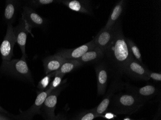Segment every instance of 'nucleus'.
<instances>
[{
  "mask_svg": "<svg viewBox=\"0 0 161 120\" xmlns=\"http://www.w3.org/2000/svg\"><path fill=\"white\" fill-rule=\"evenodd\" d=\"M112 66L119 73H122L124 67L132 57L124 36L120 20L117 22L114 39L105 51L104 56Z\"/></svg>",
  "mask_w": 161,
  "mask_h": 120,
  "instance_id": "obj_1",
  "label": "nucleus"
},
{
  "mask_svg": "<svg viewBox=\"0 0 161 120\" xmlns=\"http://www.w3.org/2000/svg\"><path fill=\"white\" fill-rule=\"evenodd\" d=\"M113 97L109 110L117 114H133L140 110L145 103L131 93H119Z\"/></svg>",
  "mask_w": 161,
  "mask_h": 120,
  "instance_id": "obj_2",
  "label": "nucleus"
},
{
  "mask_svg": "<svg viewBox=\"0 0 161 120\" xmlns=\"http://www.w3.org/2000/svg\"><path fill=\"white\" fill-rule=\"evenodd\" d=\"M0 72L16 79L33 83L31 71L27 65L26 59L23 58L3 61L0 66Z\"/></svg>",
  "mask_w": 161,
  "mask_h": 120,
  "instance_id": "obj_3",
  "label": "nucleus"
},
{
  "mask_svg": "<svg viewBox=\"0 0 161 120\" xmlns=\"http://www.w3.org/2000/svg\"><path fill=\"white\" fill-rule=\"evenodd\" d=\"M52 91L48 87L45 91L38 93L35 102L28 110L21 111L19 114L14 117L17 120H33L35 115L41 114V110L43 102Z\"/></svg>",
  "mask_w": 161,
  "mask_h": 120,
  "instance_id": "obj_4",
  "label": "nucleus"
},
{
  "mask_svg": "<svg viewBox=\"0 0 161 120\" xmlns=\"http://www.w3.org/2000/svg\"><path fill=\"white\" fill-rule=\"evenodd\" d=\"M13 29L12 24H8L6 34L0 45V54L3 61H10L14 55V47L16 40Z\"/></svg>",
  "mask_w": 161,
  "mask_h": 120,
  "instance_id": "obj_5",
  "label": "nucleus"
},
{
  "mask_svg": "<svg viewBox=\"0 0 161 120\" xmlns=\"http://www.w3.org/2000/svg\"><path fill=\"white\" fill-rule=\"evenodd\" d=\"M149 71L143 64L137 62L132 57L124 67L122 73L135 79L147 81L150 79L148 76Z\"/></svg>",
  "mask_w": 161,
  "mask_h": 120,
  "instance_id": "obj_6",
  "label": "nucleus"
},
{
  "mask_svg": "<svg viewBox=\"0 0 161 120\" xmlns=\"http://www.w3.org/2000/svg\"><path fill=\"white\" fill-rule=\"evenodd\" d=\"M62 89V87L60 86L52 91L43 102L41 110V114L45 120H52L56 116L55 110L58 102V97Z\"/></svg>",
  "mask_w": 161,
  "mask_h": 120,
  "instance_id": "obj_7",
  "label": "nucleus"
},
{
  "mask_svg": "<svg viewBox=\"0 0 161 120\" xmlns=\"http://www.w3.org/2000/svg\"><path fill=\"white\" fill-rule=\"evenodd\" d=\"M21 18L30 33H31V30L33 28L42 27L45 25L44 19L31 7L27 5L23 7Z\"/></svg>",
  "mask_w": 161,
  "mask_h": 120,
  "instance_id": "obj_8",
  "label": "nucleus"
},
{
  "mask_svg": "<svg viewBox=\"0 0 161 120\" xmlns=\"http://www.w3.org/2000/svg\"><path fill=\"white\" fill-rule=\"evenodd\" d=\"M96 47L94 40H91L83 45L71 49H63L58 51L55 55L65 59L78 60L83 56L86 52Z\"/></svg>",
  "mask_w": 161,
  "mask_h": 120,
  "instance_id": "obj_9",
  "label": "nucleus"
},
{
  "mask_svg": "<svg viewBox=\"0 0 161 120\" xmlns=\"http://www.w3.org/2000/svg\"><path fill=\"white\" fill-rule=\"evenodd\" d=\"M97 82V94L102 96L105 94L108 81V67L105 62H99L95 67Z\"/></svg>",
  "mask_w": 161,
  "mask_h": 120,
  "instance_id": "obj_10",
  "label": "nucleus"
},
{
  "mask_svg": "<svg viewBox=\"0 0 161 120\" xmlns=\"http://www.w3.org/2000/svg\"><path fill=\"white\" fill-rule=\"evenodd\" d=\"M126 87L129 93L134 95L145 102L153 98L158 92L156 87L152 85H147L139 87L126 85Z\"/></svg>",
  "mask_w": 161,
  "mask_h": 120,
  "instance_id": "obj_11",
  "label": "nucleus"
},
{
  "mask_svg": "<svg viewBox=\"0 0 161 120\" xmlns=\"http://www.w3.org/2000/svg\"><path fill=\"white\" fill-rule=\"evenodd\" d=\"M116 24L117 23L108 29H102L93 39L96 47L101 49L104 53L114 39Z\"/></svg>",
  "mask_w": 161,
  "mask_h": 120,
  "instance_id": "obj_12",
  "label": "nucleus"
},
{
  "mask_svg": "<svg viewBox=\"0 0 161 120\" xmlns=\"http://www.w3.org/2000/svg\"><path fill=\"white\" fill-rule=\"evenodd\" d=\"M13 30L16 38V43L18 44L21 50L22 55V58L26 59L27 57V55L26 53V42L28 34L30 33L22 19L21 18L19 24L15 28H14Z\"/></svg>",
  "mask_w": 161,
  "mask_h": 120,
  "instance_id": "obj_13",
  "label": "nucleus"
},
{
  "mask_svg": "<svg viewBox=\"0 0 161 120\" xmlns=\"http://www.w3.org/2000/svg\"><path fill=\"white\" fill-rule=\"evenodd\" d=\"M61 3L71 10L84 14H93V9L88 1L65 0L62 1Z\"/></svg>",
  "mask_w": 161,
  "mask_h": 120,
  "instance_id": "obj_14",
  "label": "nucleus"
},
{
  "mask_svg": "<svg viewBox=\"0 0 161 120\" xmlns=\"http://www.w3.org/2000/svg\"><path fill=\"white\" fill-rule=\"evenodd\" d=\"M118 86H119L116 81L113 82L108 89L107 94L106 95L101 102L98 104V106L93 108V111L95 112V113L99 115L100 117L107 112L109 104L111 103L112 97L114 96L116 91L118 89Z\"/></svg>",
  "mask_w": 161,
  "mask_h": 120,
  "instance_id": "obj_15",
  "label": "nucleus"
},
{
  "mask_svg": "<svg viewBox=\"0 0 161 120\" xmlns=\"http://www.w3.org/2000/svg\"><path fill=\"white\" fill-rule=\"evenodd\" d=\"M68 60L55 55L49 56L43 60V65L46 75L56 72L59 70L64 63Z\"/></svg>",
  "mask_w": 161,
  "mask_h": 120,
  "instance_id": "obj_16",
  "label": "nucleus"
},
{
  "mask_svg": "<svg viewBox=\"0 0 161 120\" xmlns=\"http://www.w3.org/2000/svg\"><path fill=\"white\" fill-rule=\"evenodd\" d=\"M104 57V52L98 48L95 47L93 49L86 52L80 58L77 60L83 65L91 63H98Z\"/></svg>",
  "mask_w": 161,
  "mask_h": 120,
  "instance_id": "obj_17",
  "label": "nucleus"
},
{
  "mask_svg": "<svg viewBox=\"0 0 161 120\" xmlns=\"http://www.w3.org/2000/svg\"><path fill=\"white\" fill-rule=\"evenodd\" d=\"M125 1H120L117 3L114 7L112 13L110 14L107 22L106 24L104 29H108L113 27L117 22L119 21V18L124 10L125 6Z\"/></svg>",
  "mask_w": 161,
  "mask_h": 120,
  "instance_id": "obj_18",
  "label": "nucleus"
},
{
  "mask_svg": "<svg viewBox=\"0 0 161 120\" xmlns=\"http://www.w3.org/2000/svg\"><path fill=\"white\" fill-rule=\"evenodd\" d=\"M19 1L8 0L5 2L3 17L7 24H12L17 14L19 6Z\"/></svg>",
  "mask_w": 161,
  "mask_h": 120,
  "instance_id": "obj_19",
  "label": "nucleus"
},
{
  "mask_svg": "<svg viewBox=\"0 0 161 120\" xmlns=\"http://www.w3.org/2000/svg\"><path fill=\"white\" fill-rule=\"evenodd\" d=\"M83 65V64L77 60H68L66 62H65L62 65L59 70H58L56 72L51 73V74L53 77L55 75H58V74L65 76L66 74L70 73L75 69Z\"/></svg>",
  "mask_w": 161,
  "mask_h": 120,
  "instance_id": "obj_20",
  "label": "nucleus"
},
{
  "mask_svg": "<svg viewBox=\"0 0 161 120\" xmlns=\"http://www.w3.org/2000/svg\"><path fill=\"white\" fill-rule=\"evenodd\" d=\"M126 41L130 53L133 57L137 62L141 64H143L142 54L139 48L136 46V43L132 39L126 38Z\"/></svg>",
  "mask_w": 161,
  "mask_h": 120,
  "instance_id": "obj_21",
  "label": "nucleus"
},
{
  "mask_svg": "<svg viewBox=\"0 0 161 120\" xmlns=\"http://www.w3.org/2000/svg\"><path fill=\"white\" fill-rule=\"evenodd\" d=\"M100 116L95 113L93 109L82 112L73 118L72 120H93Z\"/></svg>",
  "mask_w": 161,
  "mask_h": 120,
  "instance_id": "obj_22",
  "label": "nucleus"
},
{
  "mask_svg": "<svg viewBox=\"0 0 161 120\" xmlns=\"http://www.w3.org/2000/svg\"><path fill=\"white\" fill-rule=\"evenodd\" d=\"M52 74H48L46 76L43 77L39 82L37 85V88L39 89V92L43 91L49 86L51 83V78L53 77Z\"/></svg>",
  "mask_w": 161,
  "mask_h": 120,
  "instance_id": "obj_23",
  "label": "nucleus"
},
{
  "mask_svg": "<svg viewBox=\"0 0 161 120\" xmlns=\"http://www.w3.org/2000/svg\"><path fill=\"white\" fill-rule=\"evenodd\" d=\"M64 76V75H59V74L55 75L54 76V79L52 82H51L48 87L51 91H53L54 89L61 86L62 82V79H63Z\"/></svg>",
  "mask_w": 161,
  "mask_h": 120,
  "instance_id": "obj_24",
  "label": "nucleus"
},
{
  "mask_svg": "<svg viewBox=\"0 0 161 120\" xmlns=\"http://www.w3.org/2000/svg\"><path fill=\"white\" fill-rule=\"evenodd\" d=\"M27 2L31 6L38 7L55 3L56 2L58 1H56L54 0H32V1H28Z\"/></svg>",
  "mask_w": 161,
  "mask_h": 120,
  "instance_id": "obj_25",
  "label": "nucleus"
},
{
  "mask_svg": "<svg viewBox=\"0 0 161 120\" xmlns=\"http://www.w3.org/2000/svg\"><path fill=\"white\" fill-rule=\"evenodd\" d=\"M148 76L150 79H152L154 81L161 82V73L153 72L149 70L148 72Z\"/></svg>",
  "mask_w": 161,
  "mask_h": 120,
  "instance_id": "obj_26",
  "label": "nucleus"
},
{
  "mask_svg": "<svg viewBox=\"0 0 161 120\" xmlns=\"http://www.w3.org/2000/svg\"><path fill=\"white\" fill-rule=\"evenodd\" d=\"M101 117H103L107 120H114L116 118L117 115L112 112H106L104 114L102 115Z\"/></svg>",
  "mask_w": 161,
  "mask_h": 120,
  "instance_id": "obj_27",
  "label": "nucleus"
},
{
  "mask_svg": "<svg viewBox=\"0 0 161 120\" xmlns=\"http://www.w3.org/2000/svg\"><path fill=\"white\" fill-rule=\"evenodd\" d=\"M51 120H67V117L64 114L59 113L58 115H56L53 119Z\"/></svg>",
  "mask_w": 161,
  "mask_h": 120,
  "instance_id": "obj_28",
  "label": "nucleus"
},
{
  "mask_svg": "<svg viewBox=\"0 0 161 120\" xmlns=\"http://www.w3.org/2000/svg\"><path fill=\"white\" fill-rule=\"evenodd\" d=\"M0 120H13L8 115L0 113Z\"/></svg>",
  "mask_w": 161,
  "mask_h": 120,
  "instance_id": "obj_29",
  "label": "nucleus"
},
{
  "mask_svg": "<svg viewBox=\"0 0 161 120\" xmlns=\"http://www.w3.org/2000/svg\"><path fill=\"white\" fill-rule=\"evenodd\" d=\"M0 113H3V114H6V115H9L8 112L1 106H0Z\"/></svg>",
  "mask_w": 161,
  "mask_h": 120,
  "instance_id": "obj_30",
  "label": "nucleus"
},
{
  "mask_svg": "<svg viewBox=\"0 0 161 120\" xmlns=\"http://www.w3.org/2000/svg\"><path fill=\"white\" fill-rule=\"evenodd\" d=\"M123 120H134V119H131V118H129V117H125V118H124L123 119Z\"/></svg>",
  "mask_w": 161,
  "mask_h": 120,
  "instance_id": "obj_31",
  "label": "nucleus"
}]
</instances>
